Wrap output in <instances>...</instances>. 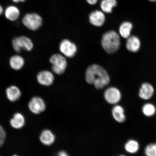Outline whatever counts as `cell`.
<instances>
[{"mask_svg":"<svg viewBox=\"0 0 156 156\" xmlns=\"http://www.w3.org/2000/svg\"><path fill=\"white\" fill-rule=\"evenodd\" d=\"M85 79L88 83L93 85L98 89H103L110 82V76L106 70L97 64H92L87 67Z\"/></svg>","mask_w":156,"mask_h":156,"instance_id":"6da1fadb","label":"cell"},{"mask_svg":"<svg viewBox=\"0 0 156 156\" xmlns=\"http://www.w3.org/2000/svg\"><path fill=\"white\" fill-rule=\"evenodd\" d=\"M101 45L103 49L107 53L109 54L115 53L120 47V37L114 31H108L103 35Z\"/></svg>","mask_w":156,"mask_h":156,"instance_id":"7a4b0ae2","label":"cell"},{"mask_svg":"<svg viewBox=\"0 0 156 156\" xmlns=\"http://www.w3.org/2000/svg\"><path fill=\"white\" fill-rule=\"evenodd\" d=\"M52 64V69L54 73L60 75L63 74L67 67V61L64 55L58 54H54L50 58Z\"/></svg>","mask_w":156,"mask_h":156,"instance_id":"3957f363","label":"cell"},{"mask_svg":"<svg viewBox=\"0 0 156 156\" xmlns=\"http://www.w3.org/2000/svg\"><path fill=\"white\" fill-rule=\"evenodd\" d=\"M22 22L28 29L35 31L41 26L42 20L40 16L37 13H28L23 17Z\"/></svg>","mask_w":156,"mask_h":156,"instance_id":"277c9868","label":"cell"},{"mask_svg":"<svg viewBox=\"0 0 156 156\" xmlns=\"http://www.w3.org/2000/svg\"><path fill=\"white\" fill-rule=\"evenodd\" d=\"M12 46L15 51L20 52L24 50L30 51L34 48V44L30 39L25 36L17 37L13 39Z\"/></svg>","mask_w":156,"mask_h":156,"instance_id":"5b68a950","label":"cell"},{"mask_svg":"<svg viewBox=\"0 0 156 156\" xmlns=\"http://www.w3.org/2000/svg\"><path fill=\"white\" fill-rule=\"evenodd\" d=\"M59 48L63 55L68 58H72L75 56L77 50L76 45L67 39H64L62 41Z\"/></svg>","mask_w":156,"mask_h":156,"instance_id":"8992f818","label":"cell"},{"mask_svg":"<svg viewBox=\"0 0 156 156\" xmlns=\"http://www.w3.org/2000/svg\"><path fill=\"white\" fill-rule=\"evenodd\" d=\"M104 97L107 102L111 104H116L120 102L122 98L120 91L117 88L111 87L105 91Z\"/></svg>","mask_w":156,"mask_h":156,"instance_id":"52a82bcc","label":"cell"},{"mask_svg":"<svg viewBox=\"0 0 156 156\" xmlns=\"http://www.w3.org/2000/svg\"><path fill=\"white\" fill-rule=\"evenodd\" d=\"M46 105L43 99L39 97L32 98L29 101L28 107L30 112L35 114L44 112L46 109Z\"/></svg>","mask_w":156,"mask_h":156,"instance_id":"ba28073f","label":"cell"},{"mask_svg":"<svg viewBox=\"0 0 156 156\" xmlns=\"http://www.w3.org/2000/svg\"><path fill=\"white\" fill-rule=\"evenodd\" d=\"M37 78L40 84L45 86H49L52 84L54 80L53 74L46 70L40 72L37 75Z\"/></svg>","mask_w":156,"mask_h":156,"instance_id":"9c48e42d","label":"cell"},{"mask_svg":"<svg viewBox=\"0 0 156 156\" xmlns=\"http://www.w3.org/2000/svg\"><path fill=\"white\" fill-rule=\"evenodd\" d=\"M90 22L94 26L99 27L104 24L105 16L104 13L101 11L96 10L91 12L89 16Z\"/></svg>","mask_w":156,"mask_h":156,"instance_id":"30bf717a","label":"cell"},{"mask_svg":"<svg viewBox=\"0 0 156 156\" xmlns=\"http://www.w3.org/2000/svg\"><path fill=\"white\" fill-rule=\"evenodd\" d=\"M154 90L153 86L148 83L141 85L139 91V96L142 99L147 100L153 97Z\"/></svg>","mask_w":156,"mask_h":156,"instance_id":"8fae6325","label":"cell"},{"mask_svg":"<svg viewBox=\"0 0 156 156\" xmlns=\"http://www.w3.org/2000/svg\"><path fill=\"white\" fill-rule=\"evenodd\" d=\"M126 47L127 49L129 51L136 52L140 50L141 47V42L137 37L130 36L127 38Z\"/></svg>","mask_w":156,"mask_h":156,"instance_id":"7c38bea8","label":"cell"},{"mask_svg":"<svg viewBox=\"0 0 156 156\" xmlns=\"http://www.w3.org/2000/svg\"><path fill=\"white\" fill-rule=\"evenodd\" d=\"M6 94L8 99L12 102L19 100L21 95L20 90L18 87L14 85L7 88L6 90Z\"/></svg>","mask_w":156,"mask_h":156,"instance_id":"4fadbf2b","label":"cell"},{"mask_svg":"<svg viewBox=\"0 0 156 156\" xmlns=\"http://www.w3.org/2000/svg\"><path fill=\"white\" fill-rule=\"evenodd\" d=\"M40 139L44 145L50 146L55 141V136L51 130L46 129L43 130L41 134Z\"/></svg>","mask_w":156,"mask_h":156,"instance_id":"5bb4252c","label":"cell"},{"mask_svg":"<svg viewBox=\"0 0 156 156\" xmlns=\"http://www.w3.org/2000/svg\"><path fill=\"white\" fill-rule=\"evenodd\" d=\"M112 113L113 118L116 122L119 123L125 122L126 120V116L124 109L120 105H116L113 107Z\"/></svg>","mask_w":156,"mask_h":156,"instance_id":"9a60e30c","label":"cell"},{"mask_svg":"<svg viewBox=\"0 0 156 156\" xmlns=\"http://www.w3.org/2000/svg\"><path fill=\"white\" fill-rule=\"evenodd\" d=\"M25 122L24 116L21 113H16L10 121V124L13 128L16 129H20L23 127Z\"/></svg>","mask_w":156,"mask_h":156,"instance_id":"2e32d148","label":"cell"},{"mask_svg":"<svg viewBox=\"0 0 156 156\" xmlns=\"http://www.w3.org/2000/svg\"><path fill=\"white\" fill-rule=\"evenodd\" d=\"M25 60L22 56L19 55H13L9 60V64L12 69L15 70H20L24 66Z\"/></svg>","mask_w":156,"mask_h":156,"instance_id":"e0dca14e","label":"cell"},{"mask_svg":"<svg viewBox=\"0 0 156 156\" xmlns=\"http://www.w3.org/2000/svg\"><path fill=\"white\" fill-rule=\"evenodd\" d=\"M20 15L19 9L14 6H9L5 11V16L6 18L11 21H15L18 19Z\"/></svg>","mask_w":156,"mask_h":156,"instance_id":"ac0fdd59","label":"cell"},{"mask_svg":"<svg viewBox=\"0 0 156 156\" xmlns=\"http://www.w3.org/2000/svg\"><path fill=\"white\" fill-rule=\"evenodd\" d=\"M132 28V23L128 21H125L120 25L119 32L122 38L127 39L130 36Z\"/></svg>","mask_w":156,"mask_h":156,"instance_id":"d6986e66","label":"cell"},{"mask_svg":"<svg viewBox=\"0 0 156 156\" xmlns=\"http://www.w3.org/2000/svg\"><path fill=\"white\" fill-rule=\"evenodd\" d=\"M117 5L116 0H102L100 6L104 12L110 13L112 12L113 9Z\"/></svg>","mask_w":156,"mask_h":156,"instance_id":"ffe728a7","label":"cell"},{"mask_svg":"<svg viewBox=\"0 0 156 156\" xmlns=\"http://www.w3.org/2000/svg\"><path fill=\"white\" fill-rule=\"evenodd\" d=\"M125 149L128 153L135 154L139 151L140 145L139 143L134 140H130L127 142L125 145Z\"/></svg>","mask_w":156,"mask_h":156,"instance_id":"44dd1931","label":"cell"},{"mask_svg":"<svg viewBox=\"0 0 156 156\" xmlns=\"http://www.w3.org/2000/svg\"><path fill=\"white\" fill-rule=\"evenodd\" d=\"M142 112L145 116L147 117L153 116L156 112V108L154 105L151 103H147L142 107Z\"/></svg>","mask_w":156,"mask_h":156,"instance_id":"7402d4cb","label":"cell"},{"mask_svg":"<svg viewBox=\"0 0 156 156\" xmlns=\"http://www.w3.org/2000/svg\"><path fill=\"white\" fill-rule=\"evenodd\" d=\"M145 153L146 156H156V143L150 144L146 146Z\"/></svg>","mask_w":156,"mask_h":156,"instance_id":"603a6c76","label":"cell"},{"mask_svg":"<svg viewBox=\"0 0 156 156\" xmlns=\"http://www.w3.org/2000/svg\"><path fill=\"white\" fill-rule=\"evenodd\" d=\"M6 138V134L5 130L0 125V147L4 144Z\"/></svg>","mask_w":156,"mask_h":156,"instance_id":"cb8c5ba5","label":"cell"},{"mask_svg":"<svg viewBox=\"0 0 156 156\" xmlns=\"http://www.w3.org/2000/svg\"><path fill=\"white\" fill-rule=\"evenodd\" d=\"M57 156H69L67 152L65 151H60L58 153Z\"/></svg>","mask_w":156,"mask_h":156,"instance_id":"d4e9b609","label":"cell"},{"mask_svg":"<svg viewBox=\"0 0 156 156\" xmlns=\"http://www.w3.org/2000/svg\"><path fill=\"white\" fill-rule=\"evenodd\" d=\"M98 0H87L88 3L91 5H94L95 4L97 3Z\"/></svg>","mask_w":156,"mask_h":156,"instance_id":"484cf974","label":"cell"},{"mask_svg":"<svg viewBox=\"0 0 156 156\" xmlns=\"http://www.w3.org/2000/svg\"><path fill=\"white\" fill-rule=\"evenodd\" d=\"M12 1L15 3H19V2H24L25 0H12Z\"/></svg>","mask_w":156,"mask_h":156,"instance_id":"4316f807","label":"cell"},{"mask_svg":"<svg viewBox=\"0 0 156 156\" xmlns=\"http://www.w3.org/2000/svg\"><path fill=\"white\" fill-rule=\"evenodd\" d=\"M3 8L2 7L1 5H0V15L2 14V13L3 12Z\"/></svg>","mask_w":156,"mask_h":156,"instance_id":"83f0119b","label":"cell"},{"mask_svg":"<svg viewBox=\"0 0 156 156\" xmlns=\"http://www.w3.org/2000/svg\"><path fill=\"white\" fill-rule=\"evenodd\" d=\"M149 1L152 2H156V0H149Z\"/></svg>","mask_w":156,"mask_h":156,"instance_id":"f1b7e54d","label":"cell"},{"mask_svg":"<svg viewBox=\"0 0 156 156\" xmlns=\"http://www.w3.org/2000/svg\"><path fill=\"white\" fill-rule=\"evenodd\" d=\"M119 156H126L124 155H120Z\"/></svg>","mask_w":156,"mask_h":156,"instance_id":"f546056e","label":"cell"},{"mask_svg":"<svg viewBox=\"0 0 156 156\" xmlns=\"http://www.w3.org/2000/svg\"><path fill=\"white\" fill-rule=\"evenodd\" d=\"M13 156H17V155H13Z\"/></svg>","mask_w":156,"mask_h":156,"instance_id":"4dcf8cb0","label":"cell"}]
</instances>
